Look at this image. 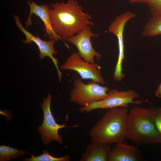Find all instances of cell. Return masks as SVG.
<instances>
[{
	"mask_svg": "<svg viewBox=\"0 0 161 161\" xmlns=\"http://www.w3.org/2000/svg\"><path fill=\"white\" fill-rule=\"evenodd\" d=\"M30 2L28 0V4L30 7V13L28 19L25 23L26 27H28L32 25L31 16L32 14H34L40 18L44 24L46 30L45 37L48 35L50 40H54L56 41L60 40L69 49V46L63 40L61 36L55 33L52 28L49 14L50 6L46 4L39 5L32 0Z\"/></svg>",
	"mask_w": 161,
	"mask_h": 161,
	"instance_id": "cell-11",
	"label": "cell"
},
{
	"mask_svg": "<svg viewBox=\"0 0 161 161\" xmlns=\"http://www.w3.org/2000/svg\"><path fill=\"white\" fill-rule=\"evenodd\" d=\"M99 35L94 33L89 25H88L77 34L68 38L66 41L77 47L78 51V53L84 61L94 63L95 58L98 61L102 57V55L95 50L91 38L92 37H97Z\"/></svg>",
	"mask_w": 161,
	"mask_h": 161,
	"instance_id": "cell-9",
	"label": "cell"
},
{
	"mask_svg": "<svg viewBox=\"0 0 161 161\" xmlns=\"http://www.w3.org/2000/svg\"><path fill=\"white\" fill-rule=\"evenodd\" d=\"M82 80L78 77L75 78L73 88L69 95L70 102L84 107L108 96L109 90L108 87L101 86L92 80L85 83Z\"/></svg>",
	"mask_w": 161,
	"mask_h": 161,
	"instance_id": "cell-4",
	"label": "cell"
},
{
	"mask_svg": "<svg viewBox=\"0 0 161 161\" xmlns=\"http://www.w3.org/2000/svg\"><path fill=\"white\" fill-rule=\"evenodd\" d=\"M136 16L135 14L127 11L117 16L108 28V31L114 34L118 41V57L113 75L116 81H121L125 76L122 72V63L125 59L124 31L127 22Z\"/></svg>",
	"mask_w": 161,
	"mask_h": 161,
	"instance_id": "cell-7",
	"label": "cell"
},
{
	"mask_svg": "<svg viewBox=\"0 0 161 161\" xmlns=\"http://www.w3.org/2000/svg\"><path fill=\"white\" fill-rule=\"evenodd\" d=\"M70 160V157L68 155L59 157H53L47 150H44L43 154L39 156H35L31 155V157H25L23 159L25 161H69Z\"/></svg>",
	"mask_w": 161,
	"mask_h": 161,
	"instance_id": "cell-16",
	"label": "cell"
},
{
	"mask_svg": "<svg viewBox=\"0 0 161 161\" xmlns=\"http://www.w3.org/2000/svg\"><path fill=\"white\" fill-rule=\"evenodd\" d=\"M59 69L76 72L82 79H90L101 84L105 83L100 66L96 63H92L84 61L78 53L72 54Z\"/></svg>",
	"mask_w": 161,
	"mask_h": 161,
	"instance_id": "cell-8",
	"label": "cell"
},
{
	"mask_svg": "<svg viewBox=\"0 0 161 161\" xmlns=\"http://www.w3.org/2000/svg\"><path fill=\"white\" fill-rule=\"evenodd\" d=\"M155 122L156 127L161 134V107H157Z\"/></svg>",
	"mask_w": 161,
	"mask_h": 161,
	"instance_id": "cell-18",
	"label": "cell"
},
{
	"mask_svg": "<svg viewBox=\"0 0 161 161\" xmlns=\"http://www.w3.org/2000/svg\"><path fill=\"white\" fill-rule=\"evenodd\" d=\"M155 95L157 97L161 98V83L158 86L155 93Z\"/></svg>",
	"mask_w": 161,
	"mask_h": 161,
	"instance_id": "cell-19",
	"label": "cell"
},
{
	"mask_svg": "<svg viewBox=\"0 0 161 161\" xmlns=\"http://www.w3.org/2000/svg\"><path fill=\"white\" fill-rule=\"evenodd\" d=\"M157 108L137 106L131 109L127 117L126 138L138 145L161 144V134L155 122Z\"/></svg>",
	"mask_w": 161,
	"mask_h": 161,
	"instance_id": "cell-2",
	"label": "cell"
},
{
	"mask_svg": "<svg viewBox=\"0 0 161 161\" xmlns=\"http://www.w3.org/2000/svg\"><path fill=\"white\" fill-rule=\"evenodd\" d=\"M51 5L52 8L49 9V14L52 27L64 42L87 26L95 24L89 21L91 16L82 11L77 0L56 2Z\"/></svg>",
	"mask_w": 161,
	"mask_h": 161,
	"instance_id": "cell-1",
	"label": "cell"
},
{
	"mask_svg": "<svg viewBox=\"0 0 161 161\" xmlns=\"http://www.w3.org/2000/svg\"><path fill=\"white\" fill-rule=\"evenodd\" d=\"M151 16H161V0H146Z\"/></svg>",
	"mask_w": 161,
	"mask_h": 161,
	"instance_id": "cell-17",
	"label": "cell"
},
{
	"mask_svg": "<svg viewBox=\"0 0 161 161\" xmlns=\"http://www.w3.org/2000/svg\"><path fill=\"white\" fill-rule=\"evenodd\" d=\"M128 114L127 107L109 109L90 130L92 141L109 144L123 142Z\"/></svg>",
	"mask_w": 161,
	"mask_h": 161,
	"instance_id": "cell-3",
	"label": "cell"
},
{
	"mask_svg": "<svg viewBox=\"0 0 161 161\" xmlns=\"http://www.w3.org/2000/svg\"><path fill=\"white\" fill-rule=\"evenodd\" d=\"M52 97L49 93L46 98L44 97L43 102L40 103L43 113V120L41 126L37 129L41 134V140L45 144H48L52 141H56L63 144V139L58 131L61 129L68 127H76L78 125L67 126L65 123L60 125L57 123L53 117L50 109Z\"/></svg>",
	"mask_w": 161,
	"mask_h": 161,
	"instance_id": "cell-6",
	"label": "cell"
},
{
	"mask_svg": "<svg viewBox=\"0 0 161 161\" xmlns=\"http://www.w3.org/2000/svg\"><path fill=\"white\" fill-rule=\"evenodd\" d=\"M142 35L146 37L161 35V16H151L145 24Z\"/></svg>",
	"mask_w": 161,
	"mask_h": 161,
	"instance_id": "cell-14",
	"label": "cell"
},
{
	"mask_svg": "<svg viewBox=\"0 0 161 161\" xmlns=\"http://www.w3.org/2000/svg\"><path fill=\"white\" fill-rule=\"evenodd\" d=\"M108 96L102 100L92 103L89 105L81 107L79 111L80 112H88L98 109H109L121 107H127L131 103L140 104L143 102H148L147 100H136L139 95L135 91L132 89L120 91L116 89H109Z\"/></svg>",
	"mask_w": 161,
	"mask_h": 161,
	"instance_id": "cell-5",
	"label": "cell"
},
{
	"mask_svg": "<svg viewBox=\"0 0 161 161\" xmlns=\"http://www.w3.org/2000/svg\"><path fill=\"white\" fill-rule=\"evenodd\" d=\"M129 2L131 4L140 3L141 4H146V0H129Z\"/></svg>",
	"mask_w": 161,
	"mask_h": 161,
	"instance_id": "cell-20",
	"label": "cell"
},
{
	"mask_svg": "<svg viewBox=\"0 0 161 161\" xmlns=\"http://www.w3.org/2000/svg\"><path fill=\"white\" fill-rule=\"evenodd\" d=\"M13 17L15 21L16 26L26 37V40H22L24 43L25 44H31L32 42H34L39 49V58L40 59H42L47 56L51 59L56 68L59 80L61 82L62 73L58 65V59L55 58L53 55V54L56 55L57 54V51L54 47L56 41L54 40L46 41L41 39L38 35L36 36H34L24 28L20 22L18 15H15Z\"/></svg>",
	"mask_w": 161,
	"mask_h": 161,
	"instance_id": "cell-10",
	"label": "cell"
},
{
	"mask_svg": "<svg viewBox=\"0 0 161 161\" xmlns=\"http://www.w3.org/2000/svg\"><path fill=\"white\" fill-rule=\"evenodd\" d=\"M111 150L109 144L92 141L81 154L80 161H108Z\"/></svg>",
	"mask_w": 161,
	"mask_h": 161,
	"instance_id": "cell-13",
	"label": "cell"
},
{
	"mask_svg": "<svg viewBox=\"0 0 161 161\" xmlns=\"http://www.w3.org/2000/svg\"><path fill=\"white\" fill-rule=\"evenodd\" d=\"M27 154H30V153L7 145L0 146V161H7L14 158L19 159Z\"/></svg>",
	"mask_w": 161,
	"mask_h": 161,
	"instance_id": "cell-15",
	"label": "cell"
},
{
	"mask_svg": "<svg viewBox=\"0 0 161 161\" xmlns=\"http://www.w3.org/2000/svg\"><path fill=\"white\" fill-rule=\"evenodd\" d=\"M141 159V152L136 146L129 145L123 142L117 143L111 150L108 161H137Z\"/></svg>",
	"mask_w": 161,
	"mask_h": 161,
	"instance_id": "cell-12",
	"label": "cell"
}]
</instances>
